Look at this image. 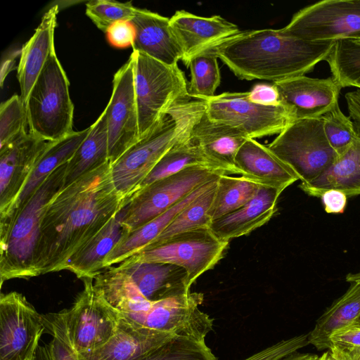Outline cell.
<instances>
[{"mask_svg":"<svg viewBox=\"0 0 360 360\" xmlns=\"http://www.w3.org/2000/svg\"><path fill=\"white\" fill-rule=\"evenodd\" d=\"M132 278L142 295L158 301L190 292L186 271L177 265L159 262H122L117 266Z\"/></svg>","mask_w":360,"mask_h":360,"instance_id":"cell-22","label":"cell"},{"mask_svg":"<svg viewBox=\"0 0 360 360\" xmlns=\"http://www.w3.org/2000/svg\"><path fill=\"white\" fill-rule=\"evenodd\" d=\"M217 180L206 191L184 208L169 226L143 249L156 245L181 233L209 227L212 221L209 216V210L214 197Z\"/></svg>","mask_w":360,"mask_h":360,"instance_id":"cell-35","label":"cell"},{"mask_svg":"<svg viewBox=\"0 0 360 360\" xmlns=\"http://www.w3.org/2000/svg\"><path fill=\"white\" fill-rule=\"evenodd\" d=\"M107 112L109 159L115 162L139 141L131 56L115 74Z\"/></svg>","mask_w":360,"mask_h":360,"instance_id":"cell-15","label":"cell"},{"mask_svg":"<svg viewBox=\"0 0 360 360\" xmlns=\"http://www.w3.org/2000/svg\"><path fill=\"white\" fill-rule=\"evenodd\" d=\"M51 143L28 132L0 150V221L11 212Z\"/></svg>","mask_w":360,"mask_h":360,"instance_id":"cell-16","label":"cell"},{"mask_svg":"<svg viewBox=\"0 0 360 360\" xmlns=\"http://www.w3.org/2000/svg\"><path fill=\"white\" fill-rule=\"evenodd\" d=\"M328 349L336 360H360V324L352 323L333 332Z\"/></svg>","mask_w":360,"mask_h":360,"instance_id":"cell-43","label":"cell"},{"mask_svg":"<svg viewBox=\"0 0 360 360\" xmlns=\"http://www.w3.org/2000/svg\"><path fill=\"white\" fill-rule=\"evenodd\" d=\"M136 360H218L205 341L175 337Z\"/></svg>","mask_w":360,"mask_h":360,"instance_id":"cell-38","label":"cell"},{"mask_svg":"<svg viewBox=\"0 0 360 360\" xmlns=\"http://www.w3.org/2000/svg\"><path fill=\"white\" fill-rule=\"evenodd\" d=\"M306 41H360V0H323L295 13L281 28Z\"/></svg>","mask_w":360,"mask_h":360,"instance_id":"cell-12","label":"cell"},{"mask_svg":"<svg viewBox=\"0 0 360 360\" xmlns=\"http://www.w3.org/2000/svg\"><path fill=\"white\" fill-rule=\"evenodd\" d=\"M203 294L189 292L152 301L145 311L120 313L127 321L149 330L199 341H205L212 330L213 319L199 307Z\"/></svg>","mask_w":360,"mask_h":360,"instance_id":"cell-13","label":"cell"},{"mask_svg":"<svg viewBox=\"0 0 360 360\" xmlns=\"http://www.w3.org/2000/svg\"><path fill=\"white\" fill-rule=\"evenodd\" d=\"M194 166L209 167L225 174L208 160L192 142L189 132L161 158L142 182L137 193L156 181L174 174L186 167Z\"/></svg>","mask_w":360,"mask_h":360,"instance_id":"cell-33","label":"cell"},{"mask_svg":"<svg viewBox=\"0 0 360 360\" xmlns=\"http://www.w3.org/2000/svg\"><path fill=\"white\" fill-rule=\"evenodd\" d=\"M229 241L218 238L209 227L181 233L145 248L123 262L169 263L184 268L191 285L222 258Z\"/></svg>","mask_w":360,"mask_h":360,"instance_id":"cell-8","label":"cell"},{"mask_svg":"<svg viewBox=\"0 0 360 360\" xmlns=\"http://www.w3.org/2000/svg\"><path fill=\"white\" fill-rule=\"evenodd\" d=\"M67 163L54 170L32 195L0 224V284L38 276L37 250L46 207L65 185Z\"/></svg>","mask_w":360,"mask_h":360,"instance_id":"cell-4","label":"cell"},{"mask_svg":"<svg viewBox=\"0 0 360 360\" xmlns=\"http://www.w3.org/2000/svg\"><path fill=\"white\" fill-rule=\"evenodd\" d=\"M249 98L252 101L264 105L281 104L278 91L273 83L255 85L249 91Z\"/></svg>","mask_w":360,"mask_h":360,"instance_id":"cell-46","label":"cell"},{"mask_svg":"<svg viewBox=\"0 0 360 360\" xmlns=\"http://www.w3.org/2000/svg\"><path fill=\"white\" fill-rule=\"evenodd\" d=\"M90 127L79 131H73L58 141H51L35 167L25 187L8 216L0 221L6 222L32 195L47 177L58 167L67 163L85 139Z\"/></svg>","mask_w":360,"mask_h":360,"instance_id":"cell-30","label":"cell"},{"mask_svg":"<svg viewBox=\"0 0 360 360\" xmlns=\"http://www.w3.org/2000/svg\"><path fill=\"white\" fill-rule=\"evenodd\" d=\"M109 43L117 48L132 46L136 38V28L130 20H120L111 25L105 32Z\"/></svg>","mask_w":360,"mask_h":360,"instance_id":"cell-45","label":"cell"},{"mask_svg":"<svg viewBox=\"0 0 360 360\" xmlns=\"http://www.w3.org/2000/svg\"><path fill=\"white\" fill-rule=\"evenodd\" d=\"M318 360H336L330 354L329 351L324 352Z\"/></svg>","mask_w":360,"mask_h":360,"instance_id":"cell-52","label":"cell"},{"mask_svg":"<svg viewBox=\"0 0 360 360\" xmlns=\"http://www.w3.org/2000/svg\"><path fill=\"white\" fill-rule=\"evenodd\" d=\"M345 280L352 283H360V271L355 274H348L345 277Z\"/></svg>","mask_w":360,"mask_h":360,"instance_id":"cell-51","label":"cell"},{"mask_svg":"<svg viewBox=\"0 0 360 360\" xmlns=\"http://www.w3.org/2000/svg\"><path fill=\"white\" fill-rule=\"evenodd\" d=\"M95 288L121 313L146 311L152 301L141 292L131 276L117 266L101 271L94 278Z\"/></svg>","mask_w":360,"mask_h":360,"instance_id":"cell-29","label":"cell"},{"mask_svg":"<svg viewBox=\"0 0 360 360\" xmlns=\"http://www.w3.org/2000/svg\"><path fill=\"white\" fill-rule=\"evenodd\" d=\"M108 162L64 185L45 211L36 266L39 276L65 270L71 257L125 206Z\"/></svg>","mask_w":360,"mask_h":360,"instance_id":"cell-1","label":"cell"},{"mask_svg":"<svg viewBox=\"0 0 360 360\" xmlns=\"http://www.w3.org/2000/svg\"><path fill=\"white\" fill-rule=\"evenodd\" d=\"M283 191L260 186L257 194L237 210L211 221L209 228L220 240L247 235L268 222L277 210Z\"/></svg>","mask_w":360,"mask_h":360,"instance_id":"cell-23","label":"cell"},{"mask_svg":"<svg viewBox=\"0 0 360 360\" xmlns=\"http://www.w3.org/2000/svg\"><path fill=\"white\" fill-rule=\"evenodd\" d=\"M110 162L107 112L104 110L71 159L67 162L65 185Z\"/></svg>","mask_w":360,"mask_h":360,"instance_id":"cell-31","label":"cell"},{"mask_svg":"<svg viewBox=\"0 0 360 360\" xmlns=\"http://www.w3.org/2000/svg\"><path fill=\"white\" fill-rule=\"evenodd\" d=\"M217 58L213 48H210L190 60L187 65L191 70L188 86L189 97L205 101L215 96L221 82Z\"/></svg>","mask_w":360,"mask_h":360,"instance_id":"cell-36","label":"cell"},{"mask_svg":"<svg viewBox=\"0 0 360 360\" xmlns=\"http://www.w3.org/2000/svg\"><path fill=\"white\" fill-rule=\"evenodd\" d=\"M122 222L121 211L69 260L65 270L77 278H94L104 269V262L110 252L129 234Z\"/></svg>","mask_w":360,"mask_h":360,"instance_id":"cell-27","label":"cell"},{"mask_svg":"<svg viewBox=\"0 0 360 360\" xmlns=\"http://www.w3.org/2000/svg\"><path fill=\"white\" fill-rule=\"evenodd\" d=\"M353 86L360 89V78L355 82Z\"/></svg>","mask_w":360,"mask_h":360,"instance_id":"cell-53","label":"cell"},{"mask_svg":"<svg viewBox=\"0 0 360 360\" xmlns=\"http://www.w3.org/2000/svg\"><path fill=\"white\" fill-rule=\"evenodd\" d=\"M131 22L136 32L131 46L133 51L169 65H176L182 59V51L172 30L169 18L139 8Z\"/></svg>","mask_w":360,"mask_h":360,"instance_id":"cell-24","label":"cell"},{"mask_svg":"<svg viewBox=\"0 0 360 360\" xmlns=\"http://www.w3.org/2000/svg\"><path fill=\"white\" fill-rule=\"evenodd\" d=\"M131 56L140 140L165 120L172 106L189 96L185 74L178 64L166 65L135 51Z\"/></svg>","mask_w":360,"mask_h":360,"instance_id":"cell-5","label":"cell"},{"mask_svg":"<svg viewBox=\"0 0 360 360\" xmlns=\"http://www.w3.org/2000/svg\"><path fill=\"white\" fill-rule=\"evenodd\" d=\"M261 185L243 176H219L214 197L209 210L212 221L230 214L249 202Z\"/></svg>","mask_w":360,"mask_h":360,"instance_id":"cell-34","label":"cell"},{"mask_svg":"<svg viewBox=\"0 0 360 360\" xmlns=\"http://www.w3.org/2000/svg\"><path fill=\"white\" fill-rule=\"evenodd\" d=\"M326 61L333 78L341 88L353 86L360 78V41H335Z\"/></svg>","mask_w":360,"mask_h":360,"instance_id":"cell-37","label":"cell"},{"mask_svg":"<svg viewBox=\"0 0 360 360\" xmlns=\"http://www.w3.org/2000/svg\"><path fill=\"white\" fill-rule=\"evenodd\" d=\"M44 333V315L22 294H1L0 360L31 359Z\"/></svg>","mask_w":360,"mask_h":360,"instance_id":"cell-14","label":"cell"},{"mask_svg":"<svg viewBox=\"0 0 360 360\" xmlns=\"http://www.w3.org/2000/svg\"></svg>","mask_w":360,"mask_h":360,"instance_id":"cell-56","label":"cell"},{"mask_svg":"<svg viewBox=\"0 0 360 360\" xmlns=\"http://www.w3.org/2000/svg\"><path fill=\"white\" fill-rule=\"evenodd\" d=\"M309 344L307 334L282 340L244 360H281Z\"/></svg>","mask_w":360,"mask_h":360,"instance_id":"cell-44","label":"cell"},{"mask_svg":"<svg viewBox=\"0 0 360 360\" xmlns=\"http://www.w3.org/2000/svg\"><path fill=\"white\" fill-rule=\"evenodd\" d=\"M323 127L326 139L338 154H342L353 143L356 136L354 123L346 116L337 103L322 116Z\"/></svg>","mask_w":360,"mask_h":360,"instance_id":"cell-41","label":"cell"},{"mask_svg":"<svg viewBox=\"0 0 360 360\" xmlns=\"http://www.w3.org/2000/svg\"><path fill=\"white\" fill-rule=\"evenodd\" d=\"M221 174H225L209 167L194 166L156 181L137 193L121 210L122 222L131 233Z\"/></svg>","mask_w":360,"mask_h":360,"instance_id":"cell-10","label":"cell"},{"mask_svg":"<svg viewBox=\"0 0 360 360\" xmlns=\"http://www.w3.org/2000/svg\"><path fill=\"white\" fill-rule=\"evenodd\" d=\"M347 196L342 191L331 189L321 196L325 211L328 214H342L347 205Z\"/></svg>","mask_w":360,"mask_h":360,"instance_id":"cell-47","label":"cell"},{"mask_svg":"<svg viewBox=\"0 0 360 360\" xmlns=\"http://www.w3.org/2000/svg\"><path fill=\"white\" fill-rule=\"evenodd\" d=\"M205 110V101L191 97L174 104L157 128L111 164L115 187L126 205L161 158L189 134Z\"/></svg>","mask_w":360,"mask_h":360,"instance_id":"cell-3","label":"cell"},{"mask_svg":"<svg viewBox=\"0 0 360 360\" xmlns=\"http://www.w3.org/2000/svg\"><path fill=\"white\" fill-rule=\"evenodd\" d=\"M360 315V283H352L317 319L308 333L309 344L318 350L328 348L330 335L340 328L354 323Z\"/></svg>","mask_w":360,"mask_h":360,"instance_id":"cell-32","label":"cell"},{"mask_svg":"<svg viewBox=\"0 0 360 360\" xmlns=\"http://www.w3.org/2000/svg\"><path fill=\"white\" fill-rule=\"evenodd\" d=\"M356 136L351 146L319 177L299 187L307 195L321 198L328 190L343 192L347 197L360 195V124L354 122Z\"/></svg>","mask_w":360,"mask_h":360,"instance_id":"cell-26","label":"cell"},{"mask_svg":"<svg viewBox=\"0 0 360 360\" xmlns=\"http://www.w3.org/2000/svg\"><path fill=\"white\" fill-rule=\"evenodd\" d=\"M82 281L84 288L72 307L62 311L70 339L79 354L105 345L116 333L121 318L120 311L95 288L94 278Z\"/></svg>","mask_w":360,"mask_h":360,"instance_id":"cell-11","label":"cell"},{"mask_svg":"<svg viewBox=\"0 0 360 360\" xmlns=\"http://www.w3.org/2000/svg\"><path fill=\"white\" fill-rule=\"evenodd\" d=\"M169 22L182 51L181 60L186 66L197 54L240 32L236 25L220 15L202 17L184 10L176 11Z\"/></svg>","mask_w":360,"mask_h":360,"instance_id":"cell-18","label":"cell"},{"mask_svg":"<svg viewBox=\"0 0 360 360\" xmlns=\"http://www.w3.org/2000/svg\"><path fill=\"white\" fill-rule=\"evenodd\" d=\"M27 116L20 96L13 95L0 106V150L18 141L29 131Z\"/></svg>","mask_w":360,"mask_h":360,"instance_id":"cell-39","label":"cell"},{"mask_svg":"<svg viewBox=\"0 0 360 360\" xmlns=\"http://www.w3.org/2000/svg\"><path fill=\"white\" fill-rule=\"evenodd\" d=\"M335 41H306L281 29L240 31L213 49L239 79L272 83L304 75L326 60Z\"/></svg>","mask_w":360,"mask_h":360,"instance_id":"cell-2","label":"cell"},{"mask_svg":"<svg viewBox=\"0 0 360 360\" xmlns=\"http://www.w3.org/2000/svg\"><path fill=\"white\" fill-rule=\"evenodd\" d=\"M34 360H55L49 343L39 345L34 354Z\"/></svg>","mask_w":360,"mask_h":360,"instance_id":"cell-49","label":"cell"},{"mask_svg":"<svg viewBox=\"0 0 360 360\" xmlns=\"http://www.w3.org/2000/svg\"><path fill=\"white\" fill-rule=\"evenodd\" d=\"M319 356L312 354L295 352L281 360H318Z\"/></svg>","mask_w":360,"mask_h":360,"instance_id":"cell-50","label":"cell"},{"mask_svg":"<svg viewBox=\"0 0 360 360\" xmlns=\"http://www.w3.org/2000/svg\"><path fill=\"white\" fill-rule=\"evenodd\" d=\"M58 12V6L54 5L44 14L34 34L20 51L17 77L25 107L34 82L49 56L56 50L54 33Z\"/></svg>","mask_w":360,"mask_h":360,"instance_id":"cell-25","label":"cell"},{"mask_svg":"<svg viewBox=\"0 0 360 360\" xmlns=\"http://www.w3.org/2000/svg\"><path fill=\"white\" fill-rule=\"evenodd\" d=\"M267 147L303 183L319 177L338 158L325 135L322 117L292 122Z\"/></svg>","mask_w":360,"mask_h":360,"instance_id":"cell-7","label":"cell"},{"mask_svg":"<svg viewBox=\"0 0 360 360\" xmlns=\"http://www.w3.org/2000/svg\"><path fill=\"white\" fill-rule=\"evenodd\" d=\"M345 99L350 118L360 124V89L347 93Z\"/></svg>","mask_w":360,"mask_h":360,"instance_id":"cell-48","label":"cell"},{"mask_svg":"<svg viewBox=\"0 0 360 360\" xmlns=\"http://www.w3.org/2000/svg\"><path fill=\"white\" fill-rule=\"evenodd\" d=\"M45 333L52 335L49 342L55 360H80L68 331L62 311L44 315Z\"/></svg>","mask_w":360,"mask_h":360,"instance_id":"cell-42","label":"cell"},{"mask_svg":"<svg viewBox=\"0 0 360 360\" xmlns=\"http://www.w3.org/2000/svg\"><path fill=\"white\" fill-rule=\"evenodd\" d=\"M217 179L199 186L175 205L131 231L106 257L104 269L120 264L142 250L169 226L184 208L206 191Z\"/></svg>","mask_w":360,"mask_h":360,"instance_id":"cell-28","label":"cell"},{"mask_svg":"<svg viewBox=\"0 0 360 360\" xmlns=\"http://www.w3.org/2000/svg\"><path fill=\"white\" fill-rule=\"evenodd\" d=\"M238 174L259 185L284 191L299 180L295 172L267 147L248 139L235 158Z\"/></svg>","mask_w":360,"mask_h":360,"instance_id":"cell-20","label":"cell"},{"mask_svg":"<svg viewBox=\"0 0 360 360\" xmlns=\"http://www.w3.org/2000/svg\"><path fill=\"white\" fill-rule=\"evenodd\" d=\"M205 114L212 120L238 129L255 139L279 134L295 121L283 104L264 105L252 101L247 92H224L205 100Z\"/></svg>","mask_w":360,"mask_h":360,"instance_id":"cell-9","label":"cell"},{"mask_svg":"<svg viewBox=\"0 0 360 360\" xmlns=\"http://www.w3.org/2000/svg\"><path fill=\"white\" fill-rule=\"evenodd\" d=\"M69 86L55 50L34 82L25 104L29 132L54 141L74 131V105Z\"/></svg>","mask_w":360,"mask_h":360,"instance_id":"cell-6","label":"cell"},{"mask_svg":"<svg viewBox=\"0 0 360 360\" xmlns=\"http://www.w3.org/2000/svg\"><path fill=\"white\" fill-rule=\"evenodd\" d=\"M34 356L30 360H34Z\"/></svg>","mask_w":360,"mask_h":360,"instance_id":"cell-55","label":"cell"},{"mask_svg":"<svg viewBox=\"0 0 360 360\" xmlns=\"http://www.w3.org/2000/svg\"><path fill=\"white\" fill-rule=\"evenodd\" d=\"M120 316L112 338L97 349L79 354L80 360H136L177 337L140 327Z\"/></svg>","mask_w":360,"mask_h":360,"instance_id":"cell-21","label":"cell"},{"mask_svg":"<svg viewBox=\"0 0 360 360\" xmlns=\"http://www.w3.org/2000/svg\"><path fill=\"white\" fill-rule=\"evenodd\" d=\"M353 323L360 324V315L358 316V318L355 320L354 323Z\"/></svg>","mask_w":360,"mask_h":360,"instance_id":"cell-54","label":"cell"},{"mask_svg":"<svg viewBox=\"0 0 360 360\" xmlns=\"http://www.w3.org/2000/svg\"><path fill=\"white\" fill-rule=\"evenodd\" d=\"M190 139L218 169L226 174H238L235 158L248 138L229 125L210 120L205 114L192 127Z\"/></svg>","mask_w":360,"mask_h":360,"instance_id":"cell-19","label":"cell"},{"mask_svg":"<svg viewBox=\"0 0 360 360\" xmlns=\"http://www.w3.org/2000/svg\"><path fill=\"white\" fill-rule=\"evenodd\" d=\"M273 84L281 103L292 111L295 120L323 116L338 103L342 89L332 76L319 79L299 75Z\"/></svg>","mask_w":360,"mask_h":360,"instance_id":"cell-17","label":"cell"},{"mask_svg":"<svg viewBox=\"0 0 360 360\" xmlns=\"http://www.w3.org/2000/svg\"><path fill=\"white\" fill-rule=\"evenodd\" d=\"M139 9L131 1L121 3L109 0H91L86 4V15L104 32L116 22L131 21Z\"/></svg>","mask_w":360,"mask_h":360,"instance_id":"cell-40","label":"cell"}]
</instances>
